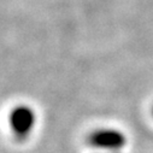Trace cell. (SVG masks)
Masks as SVG:
<instances>
[{"instance_id":"cell-1","label":"cell","mask_w":153,"mask_h":153,"mask_svg":"<svg viewBox=\"0 0 153 153\" xmlns=\"http://www.w3.org/2000/svg\"><path fill=\"white\" fill-rule=\"evenodd\" d=\"M87 142L89 146L106 152H120L127 145V136L114 128H99L89 133Z\"/></svg>"},{"instance_id":"cell-2","label":"cell","mask_w":153,"mask_h":153,"mask_svg":"<svg viewBox=\"0 0 153 153\" xmlns=\"http://www.w3.org/2000/svg\"><path fill=\"white\" fill-rule=\"evenodd\" d=\"M9 123L13 135L18 140H25L35 127L36 113L28 105H18L11 110Z\"/></svg>"},{"instance_id":"cell-3","label":"cell","mask_w":153,"mask_h":153,"mask_svg":"<svg viewBox=\"0 0 153 153\" xmlns=\"http://www.w3.org/2000/svg\"><path fill=\"white\" fill-rule=\"evenodd\" d=\"M107 153H120V152H107Z\"/></svg>"},{"instance_id":"cell-4","label":"cell","mask_w":153,"mask_h":153,"mask_svg":"<svg viewBox=\"0 0 153 153\" xmlns=\"http://www.w3.org/2000/svg\"><path fill=\"white\" fill-rule=\"evenodd\" d=\"M152 116H153V107H152Z\"/></svg>"}]
</instances>
